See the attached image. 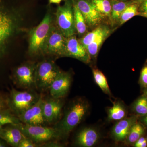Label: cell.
Wrapping results in <instances>:
<instances>
[{"label":"cell","instance_id":"35","mask_svg":"<svg viewBox=\"0 0 147 147\" xmlns=\"http://www.w3.org/2000/svg\"><path fill=\"white\" fill-rule=\"evenodd\" d=\"M139 120L144 125L145 127H147V115L143 117H139Z\"/></svg>","mask_w":147,"mask_h":147},{"label":"cell","instance_id":"19","mask_svg":"<svg viewBox=\"0 0 147 147\" xmlns=\"http://www.w3.org/2000/svg\"><path fill=\"white\" fill-rule=\"evenodd\" d=\"M127 110L124 104L120 101L114 102L113 106L108 110V120L119 121L126 117Z\"/></svg>","mask_w":147,"mask_h":147},{"label":"cell","instance_id":"15","mask_svg":"<svg viewBox=\"0 0 147 147\" xmlns=\"http://www.w3.org/2000/svg\"><path fill=\"white\" fill-rule=\"evenodd\" d=\"M100 138L99 132L92 127H86L76 135L75 143L82 147H91L96 144Z\"/></svg>","mask_w":147,"mask_h":147},{"label":"cell","instance_id":"20","mask_svg":"<svg viewBox=\"0 0 147 147\" xmlns=\"http://www.w3.org/2000/svg\"><path fill=\"white\" fill-rule=\"evenodd\" d=\"M110 2L111 5V21L114 23L119 22L120 17L123 11L129 5L134 3L133 0L125 1L112 0Z\"/></svg>","mask_w":147,"mask_h":147},{"label":"cell","instance_id":"8","mask_svg":"<svg viewBox=\"0 0 147 147\" xmlns=\"http://www.w3.org/2000/svg\"><path fill=\"white\" fill-rule=\"evenodd\" d=\"M36 64L28 62L16 68L13 77L17 86L27 90L35 88V73Z\"/></svg>","mask_w":147,"mask_h":147},{"label":"cell","instance_id":"26","mask_svg":"<svg viewBox=\"0 0 147 147\" xmlns=\"http://www.w3.org/2000/svg\"><path fill=\"white\" fill-rule=\"evenodd\" d=\"M18 117L13 114L9 109H0V125H16L21 123Z\"/></svg>","mask_w":147,"mask_h":147},{"label":"cell","instance_id":"6","mask_svg":"<svg viewBox=\"0 0 147 147\" xmlns=\"http://www.w3.org/2000/svg\"><path fill=\"white\" fill-rule=\"evenodd\" d=\"M55 15L56 26L66 37L76 34L72 0H65L63 5L58 7Z\"/></svg>","mask_w":147,"mask_h":147},{"label":"cell","instance_id":"41","mask_svg":"<svg viewBox=\"0 0 147 147\" xmlns=\"http://www.w3.org/2000/svg\"><path fill=\"white\" fill-rule=\"evenodd\" d=\"M121 1H126V0H121Z\"/></svg>","mask_w":147,"mask_h":147},{"label":"cell","instance_id":"21","mask_svg":"<svg viewBox=\"0 0 147 147\" xmlns=\"http://www.w3.org/2000/svg\"><path fill=\"white\" fill-rule=\"evenodd\" d=\"M73 4L74 24L76 33L80 36H84L87 31V26L85 18L76 5L75 0H72Z\"/></svg>","mask_w":147,"mask_h":147},{"label":"cell","instance_id":"14","mask_svg":"<svg viewBox=\"0 0 147 147\" xmlns=\"http://www.w3.org/2000/svg\"><path fill=\"white\" fill-rule=\"evenodd\" d=\"M139 117L136 115L119 121L113 126L111 136L117 142L125 141L131 126L139 120Z\"/></svg>","mask_w":147,"mask_h":147},{"label":"cell","instance_id":"32","mask_svg":"<svg viewBox=\"0 0 147 147\" xmlns=\"http://www.w3.org/2000/svg\"><path fill=\"white\" fill-rule=\"evenodd\" d=\"M133 146L135 147H146L147 146V137L142 136L136 141Z\"/></svg>","mask_w":147,"mask_h":147},{"label":"cell","instance_id":"13","mask_svg":"<svg viewBox=\"0 0 147 147\" xmlns=\"http://www.w3.org/2000/svg\"><path fill=\"white\" fill-rule=\"evenodd\" d=\"M63 104L62 98L52 97L44 100L43 113L45 122L52 123L58 120L61 114Z\"/></svg>","mask_w":147,"mask_h":147},{"label":"cell","instance_id":"34","mask_svg":"<svg viewBox=\"0 0 147 147\" xmlns=\"http://www.w3.org/2000/svg\"><path fill=\"white\" fill-rule=\"evenodd\" d=\"M7 106V101L0 96V109H5Z\"/></svg>","mask_w":147,"mask_h":147},{"label":"cell","instance_id":"7","mask_svg":"<svg viewBox=\"0 0 147 147\" xmlns=\"http://www.w3.org/2000/svg\"><path fill=\"white\" fill-rule=\"evenodd\" d=\"M66 38L57 26L53 25L45 42L43 54L64 57Z\"/></svg>","mask_w":147,"mask_h":147},{"label":"cell","instance_id":"40","mask_svg":"<svg viewBox=\"0 0 147 147\" xmlns=\"http://www.w3.org/2000/svg\"><path fill=\"white\" fill-rule=\"evenodd\" d=\"M3 127L2 125H0V137H1V134H2V132L3 130Z\"/></svg>","mask_w":147,"mask_h":147},{"label":"cell","instance_id":"17","mask_svg":"<svg viewBox=\"0 0 147 147\" xmlns=\"http://www.w3.org/2000/svg\"><path fill=\"white\" fill-rule=\"evenodd\" d=\"M14 26L11 17L0 10V49L13 32Z\"/></svg>","mask_w":147,"mask_h":147},{"label":"cell","instance_id":"1","mask_svg":"<svg viewBox=\"0 0 147 147\" xmlns=\"http://www.w3.org/2000/svg\"><path fill=\"white\" fill-rule=\"evenodd\" d=\"M89 105L82 98L74 100L69 105L63 117L54 127L60 134L62 138L67 137L86 116Z\"/></svg>","mask_w":147,"mask_h":147},{"label":"cell","instance_id":"38","mask_svg":"<svg viewBox=\"0 0 147 147\" xmlns=\"http://www.w3.org/2000/svg\"><path fill=\"white\" fill-rule=\"evenodd\" d=\"M7 146L6 144L2 140H0V147H5Z\"/></svg>","mask_w":147,"mask_h":147},{"label":"cell","instance_id":"27","mask_svg":"<svg viewBox=\"0 0 147 147\" xmlns=\"http://www.w3.org/2000/svg\"><path fill=\"white\" fill-rule=\"evenodd\" d=\"M98 11L111 20V5L109 0H91Z\"/></svg>","mask_w":147,"mask_h":147},{"label":"cell","instance_id":"11","mask_svg":"<svg viewBox=\"0 0 147 147\" xmlns=\"http://www.w3.org/2000/svg\"><path fill=\"white\" fill-rule=\"evenodd\" d=\"M44 100L40 96L33 105L18 116L22 123L30 125H43L45 123L43 113Z\"/></svg>","mask_w":147,"mask_h":147},{"label":"cell","instance_id":"22","mask_svg":"<svg viewBox=\"0 0 147 147\" xmlns=\"http://www.w3.org/2000/svg\"><path fill=\"white\" fill-rule=\"evenodd\" d=\"M145 127L140 121L135 123L131 126L128 135L125 139L127 144L133 145L136 141L145 133Z\"/></svg>","mask_w":147,"mask_h":147},{"label":"cell","instance_id":"31","mask_svg":"<svg viewBox=\"0 0 147 147\" xmlns=\"http://www.w3.org/2000/svg\"><path fill=\"white\" fill-rule=\"evenodd\" d=\"M133 1L138 5L139 13L147 11V0H133Z\"/></svg>","mask_w":147,"mask_h":147},{"label":"cell","instance_id":"5","mask_svg":"<svg viewBox=\"0 0 147 147\" xmlns=\"http://www.w3.org/2000/svg\"><path fill=\"white\" fill-rule=\"evenodd\" d=\"M60 69L53 61L45 60L37 64L35 88L40 91L49 89Z\"/></svg>","mask_w":147,"mask_h":147},{"label":"cell","instance_id":"37","mask_svg":"<svg viewBox=\"0 0 147 147\" xmlns=\"http://www.w3.org/2000/svg\"><path fill=\"white\" fill-rule=\"evenodd\" d=\"M139 16H143V17L147 18V11L145 12H142V13H139L138 14Z\"/></svg>","mask_w":147,"mask_h":147},{"label":"cell","instance_id":"42","mask_svg":"<svg viewBox=\"0 0 147 147\" xmlns=\"http://www.w3.org/2000/svg\"></svg>","mask_w":147,"mask_h":147},{"label":"cell","instance_id":"29","mask_svg":"<svg viewBox=\"0 0 147 147\" xmlns=\"http://www.w3.org/2000/svg\"><path fill=\"white\" fill-rule=\"evenodd\" d=\"M138 83L142 90L147 88V61L141 69Z\"/></svg>","mask_w":147,"mask_h":147},{"label":"cell","instance_id":"12","mask_svg":"<svg viewBox=\"0 0 147 147\" xmlns=\"http://www.w3.org/2000/svg\"><path fill=\"white\" fill-rule=\"evenodd\" d=\"M78 8L85 18L88 27L98 26L104 17L96 9L91 0H75Z\"/></svg>","mask_w":147,"mask_h":147},{"label":"cell","instance_id":"24","mask_svg":"<svg viewBox=\"0 0 147 147\" xmlns=\"http://www.w3.org/2000/svg\"><path fill=\"white\" fill-rule=\"evenodd\" d=\"M131 110L134 115L139 117L147 115V100L144 94L133 102L131 105Z\"/></svg>","mask_w":147,"mask_h":147},{"label":"cell","instance_id":"10","mask_svg":"<svg viewBox=\"0 0 147 147\" xmlns=\"http://www.w3.org/2000/svg\"><path fill=\"white\" fill-rule=\"evenodd\" d=\"M72 82L71 74L61 70L50 87L51 97L62 98L68 94Z\"/></svg>","mask_w":147,"mask_h":147},{"label":"cell","instance_id":"23","mask_svg":"<svg viewBox=\"0 0 147 147\" xmlns=\"http://www.w3.org/2000/svg\"><path fill=\"white\" fill-rule=\"evenodd\" d=\"M108 28L109 27L106 25L98 26L92 31L84 35L79 39V41L86 48L89 44L96 39Z\"/></svg>","mask_w":147,"mask_h":147},{"label":"cell","instance_id":"3","mask_svg":"<svg viewBox=\"0 0 147 147\" xmlns=\"http://www.w3.org/2000/svg\"><path fill=\"white\" fill-rule=\"evenodd\" d=\"M32 90L21 91L12 88L11 90L7 100V106L16 117L30 108L39 100L41 96Z\"/></svg>","mask_w":147,"mask_h":147},{"label":"cell","instance_id":"33","mask_svg":"<svg viewBox=\"0 0 147 147\" xmlns=\"http://www.w3.org/2000/svg\"><path fill=\"white\" fill-rule=\"evenodd\" d=\"M45 146V147H61L62 145L59 143L57 142H46V143H43V144L40 145V146Z\"/></svg>","mask_w":147,"mask_h":147},{"label":"cell","instance_id":"39","mask_svg":"<svg viewBox=\"0 0 147 147\" xmlns=\"http://www.w3.org/2000/svg\"><path fill=\"white\" fill-rule=\"evenodd\" d=\"M143 94L145 95L146 98L147 100V88L143 90Z\"/></svg>","mask_w":147,"mask_h":147},{"label":"cell","instance_id":"2","mask_svg":"<svg viewBox=\"0 0 147 147\" xmlns=\"http://www.w3.org/2000/svg\"><path fill=\"white\" fill-rule=\"evenodd\" d=\"M53 18L47 13L39 25L31 30L29 40V54L32 56L43 54L46 40L53 26Z\"/></svg>","mask_w":147,"mask_h":147},{"label":"cell","instance_id":"4","mask_svg":"<svg viewBox=\"0 0 147 147\" xmlns=\"http://www.w3.org/2000/svg\"><path fill=\"white\" fill-rule=\"evenodd\" d=\"M16 125L26 137L37 144H43L54 139H62L60 134L54 127L30 125L22 123Z\"/></svg>","mask_w":147,"mask_h":147},{"label":"cell","instance_id":"36","mask_svg":"<svg viewBox=\"0 0 147 147\" xmlns=\"http://www.w3.org/2000/svg\"><path fill=\"white\" fill-rule=\"evenodd\" d=\"M62 0H49L50 4H59Z\"/></svg>","mask_w":147,"mask_h":147},{"label":"cell","instance_id":"18","mask_svg":"<svg viewBox=\"0 0 147 147\" xmlns=\"http://www.w3.org/2000/svg\"><path fill=\"white\" fill-rule=\"evenodd\" d=\"M111 32L112 30L111 29L108 28L102 34H100L96 39L87 46L86 48L91 59H95L97 57L102 44L110 35Z\"/></svg>","mask_w":147,"mask_h":147},{"label":"cell","instance_id":"25","mask_svg":"<svg viewBox=\"0 0 147 147\" xmlns=\"http://www.w3.org/2000/svg\"><path fill=\"white\" fill-rule=\"evenodd\" d=\"M92 73L95 82L100 89L105 94L112 96L107 79L102 71L97 69L94 68L92 69Z\"/></svg>","mask_w":147,"mask_h":147},{"label":"cell","instance_id":"30","mask_svg":"<svg viewBox=\"0 0 147 147\" xmlns=\"http://www.w3.org/2000/svg\"><path fill=\"white\" fill-rule=\"evenodd\" d=\"M39 146L40 145L26 137L20 142L18 147H39Z\"/></svg>","mask_w":147,"mask_h":147},{"label":"cell","instance_id":"16","mask_svg":"<svg viewBox=\"0 0 147 147\" xmlns=\"http://www.w3.org/2000/svg\"><path fill=\"white\" fill-rule=\"evenodd\" d=\"M3 128L0 138L12 146L18 147L21 141L26 137L16 125Z\"/></svg>","mask_w":147,"mask_h":147},{"label":"cell","instance_id":"9","mask_svg":"<svg viewBox=\"0 0 147 147\" xmlns=\"http://www.w3.org/2000/svg\"><path fill=\"white\" fill-rule=\"evenodd\" d=\"M64 57L74 58L87 64L90 63L92 60L86 48L75 35L67 37Z\"/></svg>","mask_w":147,"mask_h":147},{"label":"cell","instance_id":"28","mask_svg":"<svg viewBox=\"0 0 147 147\" xmlns=\"http://www.w3.org/2000/svg\"><path fill=\"white\" fill-rule=\"evenodd\" d=\"M139 13L137 4L133 3L129 5L121 14L119 20L120 25L124 24L134 16L138 15Z\"/></svg>","mask_w":147,"mask_h":147}]
</instances>
